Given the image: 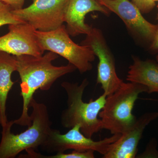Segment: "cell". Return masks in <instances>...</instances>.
<instances>
[{"instance_id":"cell-1","label":"cell","mask_w":158,"mask_h":158,"mask_svg":"<svg viewBox=\"0 0 158 158\" xmlns=\"http://www.w3.org/2000/svg\"><path fill=\"white\" fill-rule=\"evenodd\" d=\"M16 58V71L21 80L23 110L20 116L13 122L14 124L29 127L32 123L29 110L35 92L39 89L43 91L49 90L58 79L77 69L69 63L60 66L53 65L52 62L59 58V55L52 52L40 56L22 55Z\"/></svg>"},{"instance_id":"cell-2","label":"cell","mask_w":158,"mask_h":158,"mask_svg":"<svg viewBox=\"0 0 158 158\" xmlns=\"http://www.w3.org/2000/svg\"><path fill=\"white\" fill-rule=\"evenodd\" d=\"M89 85L87 79L81 84L63 82L61 86L67 96V108L62 111L61 116L62 125L71 128L78 125L81 132L85 136H92L102 129V125L99 114L104 106L107 95L103 93L95 100L91 99L88 102L83 100V94Z\"/></svg>"},{"instance_id":"cell-3","label":"cell","mask_w":158,"mask_h":158,"mask_svg":"<svg viewBox=\"0 0 158 158\" xmlns=\"http://www.w3.org/2000/svg\"><path fill=\"white\" fill-rule=\"evenodd\" d=\"M32 108L30 116L32 123L24 131L19 134L11 132L13 121H8L2 127L0 142V158H14L22 152L35 150L42 147L50 132L51 123L47 107L33 98L30 104Z\"/></svg>"},{"instance_id":"cell-4","label":"cell","mask_w":158,"mask_h":158,"mask_svg":"<svg viewBox=\"0 0 158 158\" xmlns=\"http://www.w3.org/2000/svg\"><path fill=\"white\" fill-rule=\"evenodd\" d=\"M147 88L138 83H124L113 94L107 96L104 106L99 114L102 129L113 135L121 134L135 122L132 111L138 96L147 93Z\"/></svg>"},{"instance_id":"cell-5","label":"cell","mask_w":158,"mask_h":158,"mask_svg":"<svg viewBox=\"0 0 158 158\" xmlns=\"http://www.w3.org/2000/svg\"><path fill=\"white\" fill-rule=\"evenodd\" d=\"M35 33L44 50L53 52L65 58L80 73H85L93 68L92 62L96 56L94 53L88 47L74 42L64 25L53 31H36Z\"/></svg>"},{"instance_id":"cell-6","label":"cell","mask_w":158,"mask_h":158,"mask_svg":"<svg viewBox=\"0 0 158 158\" xmlns=\"http://www.w3.org/2000/svg\"><path fill=\"white\" fill-rule=\"evenodd\" d=\"M120 134L113 135L98 141L85 136L81 132L78 125L75 126L65 134H62L58 130L52 128L48 138L41 147L47 152L63 153L69 149L73 150H91L105 155L108 152L111 144L117 141Z\"/></svg>"},{"instance_id":"cell-7","label":"cell","mask_w":158,"mask_h":158,"mask_svg":"<svg viewBox=\"0 0 158 158\" xmlns=\"http://www.w3.org/2000/svg\"><path fill=\"white\" fill-rule=\"evenodd\" d=\"M80 43L88 47L98 59L97 83L101 85L107 96L113 94L123 82L116 73L115 59L100 29L92 28L90 33Z\"/></svg>"},{"instance_id":"cell-8","label":"cell","mask_w":158,"mask_h":158,"mask_svg":"<svg viewBox=\"0 0 158 158\" xmlns=\"http://www.w3.org/2000/svg\"><path fill=\"white\" fill-rule=\"evenodd\" d=\"M25 8L12 10V13L23 22L34 27L36 31L48 32L63 25L67 0H32Z\"/></svg>"},{"instance_id":"cell-9","label":"cell","mask_w":158,"mask_h":158,"mask_svg":"<svg viewBox=\"0 0 158 158\" xmlns=\"http://www.w3.org/2000/svg\"><path fill=\"white\" fill-rule=\"evenodd\" d=\"M36 31L26 23L9 25V32L0 37V51L15 56H43L44 51L40 44Z\"/></svg>"},{"instance_id":"cell-10","label":"cell","mask_w":158,"mask_h":158,"mask_svg":"<svg viewBox=\"0 0 158 158\" xmlns=\"http://www.w3.org/2000/svg\"><path fill=\"white\" fill-rule=\"evenodd\" d=\"M120 18L127 29L151 44L155 37L157 25L153 24L142 16L138 7L129 0H96Z\"/></svg>"},{"instance_id":"cell-11","label":"cell","mask_w":158,"mask_h":158,"mask_svg":"<svg viewBox=\"0 0 158 158\" xmlns=\"http://www.w3.org/2000/svg\"><path fill=\"white\" fill-rule=\"evenodd\" d=\"M158 118V111L148 112L137 118L135 122L120 134L117 141L111 145L104 158H135L138 145L144 130L152 121Z\"/></svg>"},{"instance_id":"cell-12","label":"cell","mask_w":158,"mask_h":158,"mask_svg":"<svg viewBox=\"0 0 158 158\" xmlns=\"http://www.w3.org/2000/svg\"><path fill=\"white\" fill-rule=\"evenodd\" d=\"M99 11L108 15L110 10L96 0H67L64 13V22L66 29L71 36L80 34L87 35L92 27L85 23L86 15L93 11Z\"/></svg>"},{"instance_id":"cell-13","label":"cell","mask_w":158,"mask_h":158,"mask_svg":"<svg viewBox=\"0 0 158 158\" xmlns=\"http://www.w3.org/2000/svg\"><path fill=\"white\" fill-rule=\"evenodd\" d=\"M126 80L147 88L148 94L158 93V62L151 59L142 60L133 57Z\"/></svg>"},{"instance_id":"cell-14","label":"cell","mask_w":158,"mask_h":158,"mask_svg":"<svg viewBox=\"0 0 158 158\" xmlns=\"http://www.w3.org/2000/svg\"><path fill=\"white\" fill-rule=\"evenodd\" d=\"M16 56L0 51V125L5 126L8 120L6 115V103L9 91L14 85L11 75L16 71Z\"/></svg>"},{"instance_id":"cell-15","label":"cell","mask_w":158,"mask_h":158,"mask_svg":"<svg viewBox=\"0 0 158 158\" xmlns=\"http://www.w3.org/2000/svg\"><path fill=\"white\" fill-rule=\"evenodd\" d=\"M94 151L93 150L81 151L73 150L69 153H57L55 155L44 156L41 154L35 152L33 155L34 158H94Z\"/></svg>"},{"instance_id":"cell-16","label":"cell","mask_w":158,"mask_h":158,"mask_svg":"<svg viewBox=\"0 0 158 158\" xmlns=\"http://www.w3.org/2000/svg\"><path fill=\"white\" fill-rule=\"evenodd\" d=\"M12 10L10 6L0 1V27L6 25L24 23L12 13Z\"/></svg>"},{"instance_id":"cell-17","label":"cell","mask_w":158,"mask_h":158,"mask_svg":"<svg viewBox=\"0 0 158 158\" xmlns=\"http://www.w3.org/2000/svg\"><path fill=\"white\" fill-rule=\"evenodd\" d=\"M157 141L156 138H152L148 143L143 152L137 156L136 157L141 158H158V151L157 149Z\"/></svg>"},{"instance_id":"cell-18","label":"cell","mask_w":158,"mask_h":158,"mask_svg":"<svg viewBox=\"0 0 158 158\" xmlns=\"http://www.w3.org/2000/svg\"><path fill=\"white\" fill-rule=\"evenodd\" d=\"M141 13H148L152 11L156 6V3L152 0H132Z\"/></svg>"},{"instance_id":"cell-19","label":"cell","mask_w":158,"mask_h":158,"mask_svg":"<svg viewBox=\"0 0 158 158\" xmlns=\"http://www.w3.org/2000/svg\"><path fill=\"white\" fill-rule=\"evenodd\" d=\"M26 0H0L10 6L13 10H19L23 8Z\"/></svg>"},{"instance_id":"cell-20","label":"cell","mask_w":158,"mask_h":158,"mask_svg":"<svg viewBox=\"0 0 158 158\" xmlns=\"http://www.w3.org/2000/svg\"><path fill=\"white\" fill-rule=\"evenodd\" d=\"M157 19L158 20L157 31L155 37L150 46L151 49L152 50H158V14L157 15Z\"/></svg>"},{"instance_id":"cell-21","label":"cell","mask_w":158,"mask_h":158,"mask_svg":"<svg viewBox=\"0 0 158 158\" xmlns=\"http://www.w3.org/2000/svg\"><path fill=\"white\" fill-rule=\"evenodd\" d=\"M156 60L157 62H158V55L156 56Z\"/></svg>"},{"instance_id":"cell-22","label":"cell","mask_w":158,"mask_h":158,"mask_svg":"<svg viewBox=\"0 0 158 158\" xmlns=\"http://www.w3.org/2000/svg\"><path fill=\"white\" fill-rule=\"evenodd\" d=\"M152 1L155 2V1H158V0H152Z\"/></svg>"},{"instance_id":"cell-23","label":"cell","mask_w":158,"mask_h":158,"mask_svg":"<svg viewBox=\"0 0 158 158\" xmlns=\"http://www.w3.org/2000/svg\"><path fill=\"white\" fill-rule=\"evenodd\" d=\"M157 8H158V6H157Z\"/></svg>"}]
</instances>
